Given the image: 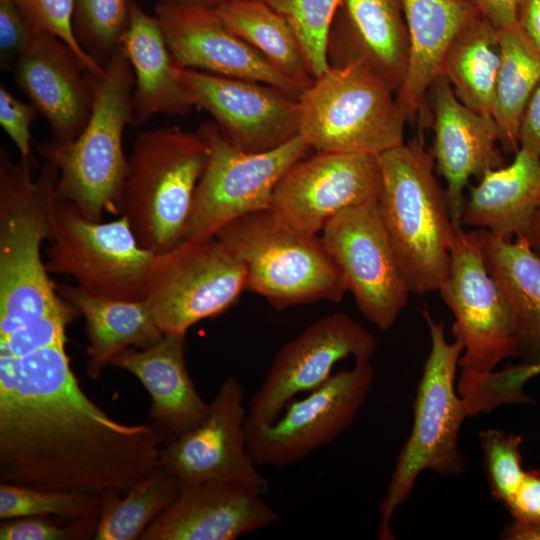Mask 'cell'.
I'll return each mask as SVG.
<instances>
[{
  "instance_id": "cell-34",
  "label": "cell",
  "mask_w": 540,
  "mask_h": 540,
  "mask_svg": "<svg viewBox=\"0 0 540 540\" xmlns=\"http://www.w3.org/2000/svg\"><path fill=\"white\" fill-rule=\"evenodd\" d=\"M130 0H74L73 29L82 49L103 68L121 47Z\"/></svg>"
},
{
  "instance_id": "cell-2",
  "label": "cell",
  "mask_w": 540,
  "mask_h": 540,
  "mask_svg": "<svg viewBox=\"0 0 540 540\" xmlns=\"http://www.w3.org/2000/svg\"><path fill=\"white\" fill-rule=\"evenodd\" d=\"M33 155L0 152V338L72 304L58 295L41 258L53 235L59 173L45 161L33 178Z\"/></svg>"
},
{
  "instance_id": "cell-20",
  "label": "cell",
  "mask_w": 540,
  "mask_h": 540,
  "mask_svg": "<svg viewBox=\"0 0 540 540\" xmlns=\"http://www.w3.org/2000/svg\"><path fill=\"white\" fill-rule=\"evenodd\" d=\"M262 492L226 481L182 485L140 540H235L279 520Z\"/></svg>"
},
{
  "instance_id": "cell-33",
  "label": "cell",
  "mask_w": 540,
  "mask_h": 540,
  "mask_svg": "<svg viewBox=\"0 0 540 540\" xmlns=\"http://www.w3.org/2000/svg\"><path fill=\"white\" fill-rule=\"evenodd\" d=\"M180 483L166 469L157 465L135 482L124 494L106 490L94 540H135L173 502Z\"/></svg>"
},
{
  "instance_id": "cell-12",
  "label": "cell",
  "mask_w": 540,
  "mask_h": 540,
  "mask_svg": "<svg viewBox=\"0 0 540 540\" xmlns=\"http://www.w3.org/2000/svg\"><path fill=\"white\" fill-rule=\"evenodd\" d=\"M50 240L45 251L48 273L69 275L77 286L97 296L146 298L154 254L139 245L125 217L92 222L74 204L58 198Z\"/></svg>"
},
{
  "instance_id": "cell-43",
  "label": "cell",
  "mask_w": 540,
  "mask_h": 540,
  "mask_svg": "<svg viewBox=\"0 0 540 540\" xmlns=\"http://www.w3.org/2000/svg\"><path fill=\"white\" fill-rule=\"evenodd\" d=\"M504 507L513 520L540 523V472L526 470L518 489Z\"/></svg>"
},
{
  "instance_id": "cell-39",
  "label": "cell",
  "mask_w": 540,
  "mask_h": 540,
  "mask_svg": "<svg viewBox=\"0 0 540 540\" xmlns=\"http://www.w3.org/2000/svg\"><path fill=\"white\" fill-rule=\"evenodd\" d=\"M80 312L69 308L51 312L29 322L4 338H0V353L23 357L36 350L66 342L65 328Z\"/></svg>"
},
{
  "instance_id": "cell-22",
  "label": "cell",
  "mask_w": 540,
  "mask_h": 540,
  "mask_svg": "<svg viewBox=\"0 0 540 540\" xmlns=\"http://www.w3.org/2000/svg\"><path fill=\"white\" fill-rule=\"evenodd\" d=\"M435 133L433 158L437 172L447 183L445 190L453 224L461 226L464 189L471 177L503 167L504 158L496 143L498 126L491 116L469 109L455 95L441 74L430 87Z\"/></svg>"
},
{
  "instance_id": "cell-10",
  "label": "cell",
  "mask_w": 540,
  "mask_h": 540,
  "mask_svg": "<svg viewBox=\"0 0 540 540\" xmlns=\"http://www.w3.org/2000/svg\"><path fill=\"white\" fill-rule=\"evenodd\" d=\"M198 131L209 156L195 189L182 239L215 236L227 223L246 214L271 209L275 189L288 170L312 148L297 135L265 152H245L222 135L215 122Z\"/></svg>"
},
{
  "instance_id": "cell-50",
  "label": "cell",
  "mask_w": 540,
  "mask_h": 540,
  "mask_svg": "<svg viewBox=\"0 0 540 540\" xmlns=\"http://www.w3.org/2000/svg\"><path fill=\"white\" fill-rule=\"evenodd\" d=\"M535 376L540 374V368H537L534 372Z\"/></svg>"
},
{
  "instance_id": "cell-1",
  "label": "cell",
  "mask_w": 540,
  "mask_h": 540,
  "mask_svg": "<svg viewBox=\"0 0 540 540\" xmlns=\"http://www.w3.org/2000/svg\"><path fill=\"white\" fill-rule=\"evenodd\" d=\"M150 424H123L81 389L65 343L0 359V481L124 494L158 465Z\"/></svg>"
},
{
  "instance_id": "cell-41",
  "label": "cell",
  "mask_w": 540,
  "mask_h": 540,
  "mask_svg": "<svg viewBox=\"0 0 540 540\" xmlns=\"http://www.w3.org/2000/svg\"><path fill=\"white\" fill-rule=\"evenodd\" d=\"M37 29L12 0H0V67L15 65L31 44Z\"/></svg>"
},
{
  "instance_id": "cell-26",
  "label": "cell",
  "mask_w": 540,
  "mask_h": 540,
  "mask_svg": "<svg viewBox=\"0 0 540 540\" xmlns=\"http://www.w3.org/2000/svg\"><path fill=\"white\" fill-rule=\"evenodd\" d=\"M540 210V157L523 149L508 166L486 171L470 188L461 226L512 240L525 236Z\"/></svg>"
},
{
  "instance_id": "cell-25",
  "label": "cell",
  "mask_w": 540,
  "mask_h": 540,
  "mask_svg": "<svg viewBox=\"0 0 540 540\" xmlns=\"http://www.w3.org/2000/svg\"><path fill=\"white\" fill-rule=\"evenodd\" d=\"M409 36V59L397 100L408 119L421 129L432 114L426 94L442 74L446 54L456 37L477 17L469 0H400Z\"/></svg>"
},
{
  "instance_id": "cell-44",
  "label": "cell",
  "mask_w": 540,
  "mask_h": 540,
  "mask_svg": "<svg viewBox=\"0 0 540 540\" xmlns=\"http://www.w3.org/2000/svg\"><path fill=\"white\" fill-rule=\"evenodd\" d=\"M519 144L540 157V80L524 108L519 128Z\"/></svg>"
},
{
  "instance_id": "cell-46",
  "label": "cell",
  "mask_w": 540,
  "mask_h": 540,
  "mask_svg": "<svg viewBox=\"0 0 540 540\" xmlns=\"http://www.w3.org/2000/svg\"><path fill=\"white\" fill-rule=\"evenodd\" d=\"M517 24L540 51V0H520Z\"/></svg>"
},
{
  "instance_id": "cell-4",
  "label": "cell",
  "mask_w": 540,
  "mask_h": 540,
  "mask_svg": "<svg viewBox=\"0 0 540 540\" xmlns=\"http://www.w3.org/2000/svg\"><path fill=\"white\" fill-rule=\"evenodd\" d=\"M379 214L411 293L439 291L450 268L453 224L422 136L377 156Z\"/></svg>"
},
{
  "instance_id": "cell-29",
  "label": "cell",
  "mask_w": 540,
  "mask_h": 540,
  "mask_svg": "<svg viewBox=\"0 0 540 540\" xmlns=\"http://www.w3.org/2000/svg\"><path fill=\"white\" fill-rule=\"evenodd\" d=\"M56 290L85 319L89 341L86 372L92 379L98 378L103 368L120 351L129 347L145 349L164 337L146 299H112L70 284L56 285Z\"/></svg>"
},
{
  "instance_id": "cell-49",
  "label": "cell",
  "mask_w": 540,
  "mask_h": 540,
  "mask_svg": "<svg viewBox=\"0 0 540 540\" xmlns=\"http://www.w3.org/2000/svg\"><path fill=\"white\" fill-rule=\"evenodd\" d=\"M226 0H164V2H172L179 4L200 5L215 8Z\"/></svg>"
},
{
  "instance_id": "cell-5",
  "label": "cell",
  "mask_w": 540,
  "mask_h": 540,
  "mask_svg": "<svg viewBox=\"0 0 540 540\" xmlns=\"http://www.w3.org/2000/svg\"><path fill=\"white\" fill-rule=\"evenodd\" d=\"M215 237L244 266L246 291L262 296L275 310L338 303L348 291L321 235L295 227L272 209L241 216Z\"/></svg>"
},
{
  "instance_id": "cell-19",
  "label": "cell",
  "mask_w": 540,
  "mask_h": 540,
  "mask_svg": "<svg viewBox=\"0 0 540 540\" xmlns=\"http://www.w3.org/2000/svg\"><path fill=\"white\" fill-rule=\"evenodd\" d=\"M155 16L176 67L269 84L297 99L302 93L297 83L232 32L215 8L163 1Z\"/></svg>"
},
{
  "instance_id": "cell-24",
  "label": "cell",
  "mask_w": 540,
  "mask_h": 540,
  "mask_svg": "<svg viewBox=\"0 0 540 540\" xmlns=\"http://www.w3.org/2000/svg\"><path fill=\"white\" fill-rule=\"evenodd\" d=\"M185 345L186 335L164 334L155 345L126 348L109 362L133 374L149 392L151 425L164 443L196 428L210 410L188 372Z\"/></svg>"
},
{
  "instance_id": "cell-13",
  "label": "cell",
  "mask_w": 540,
  "mask_h": 540,
  "mask_svg": "<svg viewBox=\"0 0 540 540\" xmlns=\"http://www.w3.org/2000/svg\"><path fill=\"white\" fill-rule=\"evenodd\" d=\"M375 378L370 361H355L302 399L285 406L270 424H245L247 450L257 466L298 463L347 430L365 403Z\"/></svg>"
},
{
  "instance_id": "cell-48",
  "label": "cell",
  "mask_w": 540,
  "mask_h": 540,
  "mask_svg": "<svg viewBox=\"0 0 540 540\" xmlns=\"http://www.w3.org/2000/svg\"><path fill=\"white\" fill-rule=\"evenodd\" d=\"M526 238L535 252L540 256V210L534 216Z\"/></svg>"
},
{
  "instance_id": "cell-23",
  "label": "cell",
  "mask_w": 540,
  "mask_h": 540,
  "mask_svg": "<svg viewBox=\"0 0 540 540\" xmlns=\"http://www.w3.org/2000/svg\"><path fill=\"white\" fill-rule=\"evenodd\" d=\"M332 20L326 57L329 67L360 63L387 80L396 94L409 59V36L397 0H342Z\"/></svg>"
},
{
  "instance_id": "cell-32",
  "label": "cell",
  "mask_w": 540,
  "mask_h": 540,
  "mask_svg": "<svg viewBox=\"0 0 540 540\" xmlns=\"http://www.w3.org/2000/svg\"><path fill=\"white\" fill-rule=\"evenodd\" d=\"M501 61L497 74L493 118L504 151L519 148L520 121L540 80V51L518 24L498 29Z\"/></svg>"
},
{
  "instance_id": "cell-36",
  "label": "cell",
  "mask_w": 540,
  "mask_h": 540,
  "mask_svg": "<svg viewBox=\"0 0 540 540\" xmlns=\"http://www.w3.org/2000/svg\"><path fill=\"white\" fill-rule=\"evenodd\" d=\"M293 27L311 74L316 79L329 68L326 44L342 0H262Z\"/></svg>"
},
{
  "instance_id": "cell-38",
  "label": "cell",
  "mask_w": 540,
  "mask_h": 540,
  "mask_svg": "<svg viewBox=\"0 0 540 540\" xmlns=\"http://www.w3.org/2000/svg\"><path fill=\"white\" fill-rule=\"evenodd\" d=\"M37 30L63 40L76 54L85 70L94 76L104 68L79 45L73 29L74 0H12Z\"/></svg>"
},
{
  "instance_id": "cell-17",
  "label": "cell",
  "mask_w": 540,
  "mask_h": 540,
  "mask_svg": "<svg viewBox=\"0 0 540 540\" xmlns=\"http://www.w3.org/2000/svg\"><path fill=\"white\" fill-rule=\"evenodd\" d=\"M193 106L214 118L225 139L245 152L275 149L299 135V100L269 84L176 69Z\"/></svg>"
},
{
  "instance_id": "cell-14",
  "label": "cell",
  "mask_w": 540,
  "mask_h": 540,
  "mask_svg": "<svg viewBox=\"0 0 540 540\" xmlns=\"http://www.w3.org/2000/svg\"><path fill=\"white\" fill-rule=\"evenodd\" d=\"M363 316L389 330L411 293L379 214L377 201L343 210L321 231Z\"/></svg>"
},
{
  "instance_id": "cell-28",
  "label": "cell",
  "mask_w": 540,
  "mask_h": 540,
  "mask_svg": "<svg viewBox=\"0 0 540 540\" xmlns=\"http://www.w3.org/2000/svg\"><path fill=\"white\" fill-rule=\"evenodd\" d=\"M121 49L135 76L133 91L134 124L155 114L183 115L193 104L178 79L176 65L156 16L131 2L130 21Z\"/></svg>"
},
{
  "instance_id": "cell-7",
  "label": "cell",
  "mask_w": 540,
  "mask_h": 540,
  "mask_svg": "<svg viewBox=\"0 0 540 540\" xmlns=\"http://www.w3.org/2000/svg\"><path fill=\"white\" fill-rule=\"evenodd\" d=\"M208 156V143L199 131L162 127L137 134L120 215L142 248L158 254L182 240Z\"/></svg>"
},
{
  "instance_id": "cell-40",
  "label": "cell",
  "mask_w": 540,
  "mask_h": 540,
  "mask_svg": "<svg viewBox=\"0 0 540 540\" xmlns=\"http://www.w3.org/2000/svg\"><path fill=\"white\" fill-rule=\"evenodd\" d=\"M99 516L53 521L50 516H26L3 520L1 540H75L94 538Z\"/></svg>"
},
{
  "instance_id": "cell-27",
  "label": "cell",
  "mask_w": 540,
  "mask_h": 540,
  "mask_svg": "<svg viewBox=\"0 0 540 540\" xmlns=\"http://www.w3.org/2000/svg\"><path fill=\"white\" fill-rule=\"evenodd\" d=\"M474 233L489 273L512 307L517 358L529 380L540 368V256L525 236L504 240L484 229Z\"/></svg>"
},
{
  "instance_id": "cell-35",
  "label": "cell",
  "mask_w": 540,
  "mask_h": 540,
  "mask_svg": "<svg viewBox=\"0 0 540 540\" xmlns=\"http://www.w3.org/2000/svg\"><path fill=\"white\" fill-rule=\"evenodd\" d=\"M101 494L39 490L20 485L0 484V519L50 516L81 520L99 516Z\"/></svg>"
},
{
  "instance_id": "cell-18",
  "label": "cell",
  "mask_w": 540,
  "mask_h": 540,
  "mask_svg": "<svg viewBox=\"0 0 540 540\" xmlns=\"http://www.w3.org/2000/svg\"><path fill=\"white\" fill-rule=\"evenodd\" d=\"M380 191L377 156L317 152L288 170L271 209L295 227L319 234L343 210L378 201Z\"/></svg>"
},
{
  "instance_id": "cell-9",
  "label": "cell",
  "mask_w": 540,
  "mask_h": 540,
  "mask_svg": "<svg viewBox=\"0 0 540 540\" xmlns=\"http://www.w3.org/2000/svg\"><path fill=\"white\" fill-rule=\"evenodd\" d=\"M439 291L454 316L452 334L463 346L457 380L462 393L503 360L518 355L512 307L489 273L474 231L455 226L449 274Z\"/></svg>"
},
{
  "instance_id": "cell-37",
  "label": "cell",
  "mask_w": 540,
  "mask_h": 540,
  "mask_svg": "<svg viewBox=\"0 0 540 540\" xmlns=\"http://www.w3.org/2000/svg\"><path fill=\"white\" fill-rule=\"evenodd\" d=\"M478 440L491 494L505 506L515 494L526 471L522 467V438L488 428L478 433Z\"/></svg>"
},
{
  "instance_id": "cell-8",
  "label": "cell",
  "mask_w": 540,
  "mask_h": 540,
  "mask_svg": "<svg viewBox=\"0 0 540 540\" xmlns=\"http://www.w3.org/2000/svg\"><path fill=\"white\" fill-rule=\"evenodd\" d=\"M395 93L360 63L329 67L298 98L299 135L317 152L379 156L404 143L408 118Z\"/></svg>"
},
{
  "instance_id": "cell-47",
  "label": "cell",
  "mask_w": 540,
  "mask_h": 540,
  "mask_svg": "<svg viewBox=\"0 0 540 540\" xmlns=\"http://www.w3.org/2000/svg\"><path fill=\"white\" fill-rule=\"evenodd\" d=\"M504 540H540V523L511 520L500 534Z\"/></svg>"
},
{
  "instance_id": "cell-3",
  "label": "cell",
  "mask_w": 540,
  "mask_h": 540,
  "mask_svg": "<svg viewBox=\"0 0 540 540\" xmlns=\"http://www.w3.org/2000/svg\"><path fill=\"white\" fill-rule=\"evenodd\" d=\"M89 75L94 101L82 132L72 141L39 143L37 150L58 170V198L74 204L87 220L101 222L104 212L120 214L130 169L123 134L134 124L135 76L121 47L101 75Z\"/></svg>"
},
{
  "instance_id": "cell-45",
  "label": "cell",
  "mask_w": 540,
  "mask_h": 540,
  "mask_svg": "<svg viewBox=\"0 0 540 540\" xmlns=\"http://www.w3.org/2000/svg\"><path fill=\"white\" fill-rule=\"evenodd\" d=\"M496 29L517 24L520 0H469Z\"/></svg>"
},
{
  "instance_id": "cell-21",
  "label": "cell",
  "mask_w": 540,
  "mask_h": 540,
  "mask_svg": "<svg viewBox=\"0 0 540 540\" xmlns=\"http://www.w3.org/2000/svg\"><path fill=\"white\" fill-rule=\"evenodd\" d=\"M18 87L46 119L53 140H74L89 120L94 93L89 73L60 38L37 30L14 65Z\"/></svg>"
},
{
  "instance_id": "cell-11",
  "label": "cell",
  "mask_w": 540,
  "mask_h": 540,
  "mask_svg": "<svg viewBox=\"0 0 540 540\" xmlns=\"http://www.w3.org/2000/svg\"><path fill=\"white\" fill-rule=\"evenodd\" d=\"M244 291V266L212 236L182 239L154 254L145 299L164 334L186 335L231 308Z\"/></svg>"
},
{
  "instance_id": "cell-6",
  "label": "cell",
  "mask_w": 540,
  "mask_h": 540,
  "mask_svg": "<svg viewBox=\"0 0 540 540\" xmlns=\"http://www.w3.org/2000/svg\"><path fill=\"white\" fill-rule=\"evenodd\" d=\"M422 313L429 329L430 352L414 398L413 426L379 505L377 538L380 540L395 539L391 527L393 515L409 498L423 471L457 477L467 469L466 458L458 445L460 428L470 417L456 381L463 346L456 339L453 342L446 339L443 323L435 322L427 309Z\"/></svg>"
},
{
  "instance_id": "cell-30",
  "label": "cell",
  "mask_w": 540,
  "mask_h": 540,
  "mask_svg": "<svg viewBox=\"0 0 540 540\" xmlns=\"http://www.w3.org/2000/svg\"><path fill=\"white\" fill-rule=\"evenodd\" d=\"M215 10L232 32L303 90L314 82L293 27L262 0H226Z\"/></svg>"
},
{
  "instance_id": "cell-16",
  "label": "cell",
  "mask_w": 540,
  "mask_h": 540,
  "mask_svg": "<svg viewBox=\"0 0 540 540\" xmlns=\"http://www.w3.org/2000/svg\"><path fill=\"white\" fill-rule=\"evenodd\" d=\"M243 396L241 383L227 376L209 403L205 420L160 447L158 465L171 473L180 486L213 480L267 492L268 481L247 450Z\"/></svg>"
},
{
  "instance_id": "cell-42",
  "label": "cell",
  "mask_w": 540,
  "mask_h": 540,
  "mask_svg": "<svg viewBox=\"0 0 540 540\" xmlns=\"http://www.w3.org/2000/svg\"><path fill=\"white\" fill-rule=\"evenodd\" d=\"M32 103L19 100L4 86H0V124L16 145L20 157L31 152V126L38 115Z\"/></svg>"
},
{
  "instance_id": "cell-15",
  "label": "cell",
  "mask_w": 540,
  "mask_h": 540,
  "mask_svg": "<svg viewBox=\"0 0 540 540\" xmlns=\"http://www.w3.org/2000/svg\"><path fill=\"white\" fill-rule=\"evenodd\" d=\"M376 349L374 335L348 314L318 319L278 350L248 402L247 422L272 423L297 394L325 383L336 363L350 356L370 361Z\"/></svg>"
},
{
  "instance_id": "cell-31",
  "label": "cell",
  "mask_w": 540,
  "mask_h": 540,
  "mask_svg": "<svg viewBox=\"0 0 540 540\" xmlns=\"http://www.w3.org/2000/svg\"><path fill=\"white\" fill-rule=\"evenodd\" d=\"M500 61L498 29L477 16L451 44L442 74L465 106L493 117Z\"/></svg>"
}]
</instances>
